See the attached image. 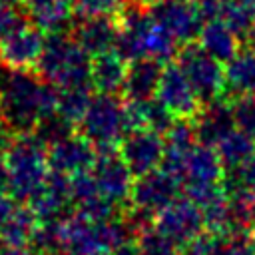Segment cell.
Masks as SVG:
<instances>
[{
    "label": "cell",
    "instance_id": "8",
    "mask_svg": "<svg viewBox=\"0 0 255 255\" xmlns=\"http://www.w3.org/2000/svg\"><path fill=\"white\" fill-rule=\"evenodd\" d=\"M92 175L98 183L100 193L116 203L118 207H124L131 201V189H133V173L124 161L120 149H98L96 161L92 165Z\"/></svg>",
    "mask_w": 255,
    "mask_h": 255
},
{
    "label": "cell",
    "instance_id": "15",
    "mask_svg": "<svg viewBox=\"0 0 255 255\" xmlns=\"http://www.w3.org/2000/svg\"><path fill=\"white\" fill-rule=\"evenodd\" d=\"M223 177H225V165L219 159L217 149L203 143H197L189 151L179 173V179L185 189L215 185L221 183Z\"/></svg>",
    "mask_w": 255,
    "mask_h": 255
},
{
    "label": "cell",
    "instance_id": "35",
    "mask_svg": "<svg viewBox=\"0 0 255 255\" xmlns=\"http://www.w3.org/2000/svg\"><path fill=\"white\" fill-rule=\"evenodd\" d=\"M219 255H255V233L243 231L225 235Z\"/></svg>",
    "mask_w": 255,
    "mask_h": 255
},
{
    "label": "cell",
    "instance_id": "5",
    "mask_svg": "<svg viewBox=\"0 0 255 255\" xmlns=\"http://www.w3.org/2000/svg\"><path fill=\"white\" fill-rule=\"evenodd\" d=\"M78 131L96 149H112L120 145L129 131L124 98L114 94H96L86 116L78 124Z\"/></svg>",
    "mask_w": 255,
    "mask_h": 255
},
{
    "label": "cell",
    "instance_id": "30",
    "mask_svg": "<svg viewBox=\"0 0 255 255\" xmlns=\"http://www.w3.org/2000/svg\"><path fill=\"white\" fill-rule=\"evenodd\" d=\"M225 189L231 191H251L255 193V153L241 165L233 169H225L223 177Z\"/></svg>",
    "mask_w": 255,
    "mask_h": 255
},
{
    "label": "cell",
    "instance_id": "6",
    "mask_svg": "<svg viewBox=\"0 0 255 255\" xmlns=\"http://www.w3.org/2000/svg\"><path fill=\"white\" fill-rule=\"evenodd\" d=\"M177 64L203 106L217 100H229L225 86V66L207 54L199 44H183L177 54Z\"/></svg>",
    "mask_w": 255,
    "mask_h": 255
},
{
    "label": "cell",
    "instance_id": "12",
    "mask_svg": "<svg viewBox=\"0 0 255 255\" xmlns=\"http://www.w3.org/2000/svg\"><path fill=\"white\" fill-rule=\"evenodd\" d=\"M155 227L161 229L181 247L189 239L203 233L205 221L201 209L189 197H185V199H175L165 209H161L155 215Z\"/></svg>",
    "mask_w": 255,
    "mask_h": 255
},
{
    "label": "cell",
    "instance_id": "44",
    "mask_svg": "<svg viewBox=\"0 0 255 255\" xmlns=\"http://www.w3.org/2000/svg\"><path fill=\"white\" fill-rule=\"evenodd\" d=\"M0 249H2V239H0Z\"/></svg>",
    "mask_w": 255,
    "mask_h": 255
},
{
    "label": "cell",
    "instance_id": "16",
    "mask_svg": "<svg viewBox=\"0 0 255 255\" xmlns=\"http://www.w3.org/2000/svg\"><path fill=\"white\" fill-rule=\"evenodd\" d=\"M72 205L70 177L50 171L46 183L28 199V207L34 211L38 221H56L66 217V209Z\"/></svg>",
    "mask_w": 255,
    "mask_h": 255
},
{
    "label": "cell",
    "instance_id": "18",
    "mask_svg": "<svg viewBox=\"0 0 255 255\" xmlns=\"http://www.w3.org/2000/svg\"><path fill=\"white\" fill-rule=\"evenodd\" d=\"M197 141L203 145L215 147L233 128V112H231V100H217L211 104H205L199 114L193 118Z\"/></svg>",
    "mask_w": 255,
    "mask_h": 255
},
{
    "label": "cell",
    "instance_id": "38",
    "mask_svg": "<svg viewBox=\"0 0 255 255\" xmlns=\"http://www.w3.org/2000/svg\"><path fill=\"white\" fill-rule=\"evenodd\" d=\"M8 191V169H6V149L0 147V193Z\"/></svg>",
    "mask_w": 255,
    "mask_h": 255
},
{
    "label": "cell",
    "instance_id": "27",
    "mask_svg": "<svg viewBox=\"0 0 255 255\" xmlns=\"http://www.w3.org/2000/svg\"><path fill=\"white\" fill-rule=\"evenodd\" d=\"M219 20H223L239 38H245L255 26V6L245 0H221Z\"/></svg>",
    "mask_w": 255,
    "mask_h": 255
},
{
    "label": "cell",
    "instance_id": "4",
    "mask_svg": "<svg viewBox=\"0 0 255 255\" xmlns=\"http://www.w3.org/2000/svg\"><path fill=\"white\" fill-rule=\"evenodd\" d=\"M131 237L122 215L110 221H92L78 213L62 217L64 255H110Z\"/></svg>",
    "mask_w": 255,
    "mask_h": 255
},
{
    "label": "cell",
    "instance_id": "24",
    "mask_svg": "<svg viewBox=\"0 0 255 255\" xmlns=\"http://www.w3.org/2000/svg\"><path fill=\"white\" fill-rule=\"evenodd\" d=\"M40 221L30 207H14L10 217L0 227V239L12 247H28L36 235Z\"/></svg>",
    "mask_w": 255,
    "mask_h": 255
},
{
    "label": "cell",
    "instance_id": "28",
    "mask_svg": "<svg viewBox=\"0 0 255 255\" xmlns=\"http://www.w3.org/2000/svg\"><path fill=\"white\" fill-rule=\"evenodd\" d=\"M135 243L141 255H179L181 251V247L171 237H167L161 229H157L155 223L139 231L135 235Z\"/></svg>",
    "mask_w": 255,
    "mask_h": 255
},
{
    "label": "cell",
    "instance_id": "29",
    "mask_svg": "<svg viewBox=\"0 0 255 255\" xmlns=\"http://www.w3.org/2000/svg\"><path fill=\"white\" fill-rule=\"evenodd\" d=\"M74 128L76 126H72L70 122H66L64 118H60L58 114H54V116H50V118H46V120H42L38 124V128L34 129V135L46 147H50V145L66 139L68 135H72L74 133Z\"/></svg>",
    "mask_w": 255,
    "mask_h": 255
},
{
    "label": "cell",
    "instance_id": "42",
    "mask_svg": "<svg viewBox=\"0 0 255 255\" xmlns=\"http://www.w3.org/2000/svg\"><path fill=\"white\" fill-rule=\"evenodd\" d=\"M245 2H249L251 6H255V0H245Z\"/></svg>",
    "mask_w": 255,
    "mask_h": 255
},
{
    "label": "cell",
    "instance_id": "23",
    "mask_svg": "<svg viewBox=\"0 0 255 255\" xmlns=\"http://www.w3.org/2000/svg\"><path fill=\"white\" fill-rule=\"evenodd\" d=\"M225 86L229 100L245 94H255V50H239L225 64Z\"/></svg>",
    "mask_w": 255,
    "mask_h": 255
},
{
    "label": "cell",
    "instance_id": "36",
    "mask_svg": "<svg viewBox=\"0 0 255 255\" xmlns=\"http://www.w3.org/2000/svg\"><path fill=\"white\" fill-rule=\"evenodd\" d=\"M14 203H12V199L6 195V193H0V227H2V223L10 217V213L14 211Z\"/></svg>",
    "mask_w": 255,
    "mask_h": 255
},
{
    "label": "cell",
    "instance_id": "19",
    "mask_svg": "<svg viewBox=\"0 0 255 255\" xmlns=\"http://www.w3.org/2000/svg\"><path fill=\"white\" fill-rule=\"evenodd\" d=\"M165 64L153 58H139L128 64L122 98L124 100H149L155 98L159 80L163 74Z\"/></svg>",
    "mask_w": 255,
    "mask_h": 255
},
{
    "label": "cell",
    "instance_id": "7",
    "mask_svg": "<svg viewBox=\"0 0 255 255\" xmlns=\"http://www.w3.org/2000/svg\"><path fill=\"white\" fill-rule=\"evenodd\" d=\"M147 10L181 46L197 42L205 24L197 0H151Z\"/></svg>",
    "mask_w": 255,
    "mask_h": 255
},
{
    "label": "cell",
    "instance_id": "40",
    "mask_svg": "<svg viewBox=\"0 0 255 255\" xmlns=\"http://www.w3.org/2000/svg\"><path fill=\"white\" fill-rule=\"evenodd\" d=\"M245 42H247V48H251V50H255V26L249 30V34L245 36Z\"/></svg>",
    "mask_w": 255,
    "mask_h": 255
},
{
    "label": "cell",
    "instance_id": "33",
    "mask_svg": "<svg viewBox=\"0 0 255 255\" xmlns=\"http://www.w3.org/2000/svg\"><path fill=\"white\" fill-rule=\"evenodd\" d=\"M28 24H30V16L26 8H20L16 2L0 0V40Z\"/></svg>",
    "mask_w": 255,
    "mask_h": 255
},
{
    "label": "cell",
    "instance_id": "3",
    "mask_svg": "<svg viewBox=\"0 0 255 255\" xmlns=\"http://www.w3.org/2000/svg\"><path fill=\"white\" fill-rule=\"evenodd\" d=\"M6 169L10 195L28 201L46 183L52 171L48 147L34 133L16 135L6 149Z\"/></svg>",
    "mask_w": 255,
    "mask_h": 255
},
{
    "label": "cell",
    "instance_id": "41",
    "mask_svg": "<svg viewBox=\"0 0 255 255\" xmlns=\"http://www.w3.org/2000/svg\"><path fill=\"white\" fill-rule=\"evenodd\" d=\"M251 217H253V225H255V199H253V207H251Z\"/></svg>",
    "mask_w": 255,
    "mask_h": 255
},
{
    "label": "cell",
    "instance_id": "45",
    "mask_svg": "<svg viewBox=\"0 0 255 255\" xmlns=\"http://www.w3.org/2000/svg\"><path fill=\"white\" fill-rule=\"evenodd\" d=\"M8 2H18V0H8Z\"/></svg>",
    "mask_w": 255,
    "mask_h": 255
},
{
    "label": "cell",
    "instance_id": "25",
    "mask_svg": "<svg viewBox=\"0 0 255 255\" xmlns=\"http://www.w3.org/2000/svg\"><path fill=\"white\" fill-rule=\"evenodd\" d=\"M219 159L223 161L225 169H233L241 163H245L255 153V139L241 131L239 128H233L217 145H215Z\"/></svg>",
    "mask_w": 255,
    "mask_h": 255
},
{
    "label": "cell",
    "instance_id": "39",
    "mask_svg": "<svg viewBox=\"0 0 255 255\" xmlns=\"http://www.w3.org/2000/svg\"><path fill=\"white\" fill-rule=\"evenodd\" d=\"M0 255H36L32 249L28 247H12V245H6L4 249H0Z\"/></svg>",
    "mask_w": 255,
    "mask_h": 255
},
{
    "label": "cell",
    "instance_id": "34",
    "mask_svg": "<svg viewBox=\"0 0 255 255\" xmlns=\"http://www.w3.org/2000/svg\"><path fill=\"white\" fill-rule=\"evenodd\" d=\"M223 237L225 235H219L213 231L199 233L197 237H193L185 245H181L179 255H219V249L223 245Z\"/></svg>",
    "mask_w": 255,
    "mask_h": 255
},
{
    "label": "cell",
    "instance_id": "31",
    "mask_svg": "<svg viewBox=\"0 0 255 255\" xmlns=\"http://www.w3.org/2000/svg\"><path fill=\"white\" fill-rule=\"evenodd\" d=\"M128 0H74V16L76 18H94L108 16L118 18Z\"/></svg>",
    "mask_w": 255,
    "mask_h": 255
},
{
    "label": "cell",
    "instance_id": "11",
    "mask_svg": "<svg viewBox=\"0 0 255 255\" xmlns=\"http://www.w3.org/2000/svg\"><path fill=\"white\" fill-rule=\"evenodd\" d=\"M181 181L163 167H157L145 175H139L133 181L131 189V205L141 207L153 215L165 209L169 203L177 199Z\"/></svg>",
    "mask_w": 255,
    "mask_h": 255
},
{
    "label": "cell",
    "instance_id": "37",
    "mask_svg": "<svg viewBox=\"0 0 255 255\" xmlns=\"http://www.w3.org/2000/svg\"><path fill=\"white\" fill-rule=\"evenodd\" d=\"M110 255H141V251H139V247H137L135 241H126L120 247H116Z\"/></svg>",
    "mask_w": 255,
    "mask_h": 255
},
{
    "label": "cell",
    "instance_id": "14",
    "mask_svg": "<svg viewBox=\"0 0 255 255\" xmlns=\"http://www.w3.org/2000/svg\"><path fill=\"white\" fill-rule=\"evenodd\" d=\"M98 149L82 135L72 133L66 139L48 147V161L50 169L62 175H78L82 171H90L96 161Z\"/></svg>",
    "mask_w": 255,
    "mask_h": 255
},
{
    "label": "cell",
    "instance_id": "20",
    "mask_svg": "<svg viewBox=\"0 0 255 255\" xmlns=\"http://www.w3.org/2000/svg\"><path fill=\"white\" fill-rule=\"evenodd\" d=\"M24 8L42 32L60 34L74 22V0H24Z\"/></svg>",
    "mask_w": 255,
    "mask_h": 255
},
{
    "label": "cell",
    "instance_id": "17",
    "mask_svg": "<svg viewBox=\"0 0 255 255\" xmlns=\"http://www.w3.org/2000/svg\"><path fill=\"white\" fill-rule=\"evenodd\" d=\"M118 34H120L118 20L108 18V16L76 18V24L72 26V38L92 58L112 52L116 48Z\"/></svg>",
    "mask_w": 255,
    "mask_h": 255
},
{
    "label": "cell",
    "instance_id": "43",
    "mask_svg": "<svg viewBox=\"0 0 255 255\" xmlns=\"http://www.w3.org/2000/svg\"><path fill=\"white\" fill-rule=\"evenodd\" d=\"M139 2H143V4H145V6H147V4H149V2H151V0H139Z\"/></svg>",
    "mask_w": 255,
    "mask_h": 255
},
{
    "label": "cell",
    "instance_id": "2",
    "mask_svg": "<svg viewBox=\"0 0 255 255\" xmlns=\"http://www.w3.org/2000/svg\"><path fill=\"white\" fill-rule=\"evenodd\" d=\"M36 70L42 80L54 84L58 90L92 86V56L64 32L46 38Z\"/></svg>",
    "mask_w": 255,
    "mask_h": 255
},
{
    "label": "cell",
    "instance_id": "32",
    "mask_svg": "<svg viewBox=\"0 0 255 255\" xmlns=\"http://www.w3.org/2000/svg\"><path fill=\"white\" fill-rule=\"evenodd\" d=\"M231 112L235 120V128L245 131L255 139V94L237 96L231 100Z\"/></svg>",
    "mask_w": 255,
    "mask_h": 255
},
{
    "label": "cell",
    "instance_id": "13",
    "mask_svg": "<svg viewBox=\"0 0 255 255\" xmlns=\"http://www.w3.org/2000/svg\"><path fill=\"white\" fill-rule=\"evenodd\" d=\"M44 34L38 26H24L0 40V64L14 70L36 68L38 58L44 50Z\"/></svg>",
    "mask_w": 255,
    "mask_h": 255
},
{
    "label": "cell",
    "instance_id": "22",
    "mask_svg": "<svg viewBox=\"0 0 255 255\" xmlns=\"http://www.w3.org/2000/svg\"><path fill=\"white\" fill-rule=\"evenodd\" d=\"M197 44L221 64H227L239 52V36L223 20H207L201 28Z\"/></svg>",
    "mask_w": 255,
    "mask_h": 255
},
{
    "label": "cell",
    "instance_id": "21",
    "mask_svg": "<svg viewBox=\"0 0 255 255\" xmlns=\"http://www.w3.org/2000/svg\"><path fill=\"white\" fill-rule=\"evenodd\" d=\"M128 72V62L114 50L92 58V78L90 84L98 94L120 96Z\"/></svg>",
    "mask_w": 255,
    "mask_h": 255
},
{
    "label": "cell",
    "instance_id": "26",
    "mask_svg": "<svg viewBox=\"0 0 255 255\" xmlns=\"http://www.w3.org/2000/svg\"><path fill=\"white\" fill-rule=\"evenodd\" d=\"M92 86H76V88H62L58 90V110L56 114L70 122L72 126H78L82 118L86 116L94 94Z\"/></svg>",
    "mask_w": 255,
    "mask_h": 255
},
{
    "label": "cell",
    "instance_id": "1",
    "mask_svg": "<svg viewBox=\"0 0 255 255\" xmlns=\"http://www.w3.org/2000/svg\"><path fill=\"white\" fill-rule=\"evenodd\" d=\"M0 110L10 133H34L58 110V88L30 70L0 66Z\"/></svg>",
    "mask_w": 255,
    "mask_h": 255
},
{
    "label": "cell",
    "instance_id": "46",
    "mask_svg": "<svg viewBox=\"0 0 255 255\" xmlns=\"http://www.w3.org/2000/svg\"><path fill=\"white\" fill-rule=\"evenodd\" d=\"M0 120H2V110H0Z\"/></svg>",
    "mask_w": 255,
    "mask_h": 255
},
{
    "label": "cell",
    "instance_id": "10",
    "mask_svg": "<svg viewBox=\"0 0 255 255\" xmlns=\"http://www.w3.org/2000/svg\"><path fill=\"white\" fill-rule=\"evenodd\" d=\"M120 153L135 177L145 175V173L161 167L163 153H165L163 135H159L151 129L128 131L120 143Z\"/></svg>",
    "mask_w": 255,
    "mask_h": 255
},
{
    "label": "cell",
    "instance_id": "9",
    "mask_svg": "<svg viewBox=\"0 0 255 255\" xmlns=\"http://www.w3.org/2000/svg\"><path fill=\"white\" fill-rule=\"evenodd\" d=\"M155 98L175 116V118H187L193 120L199 110L203 108L199 96L195 94V90L191 88L189 80L185 78L183 70L179 68V64L169 62L163 68L161 80H159V88Z\"/></svg>",
    "mask_w": 255,
    "mask_h": 255
}]
</instances>
